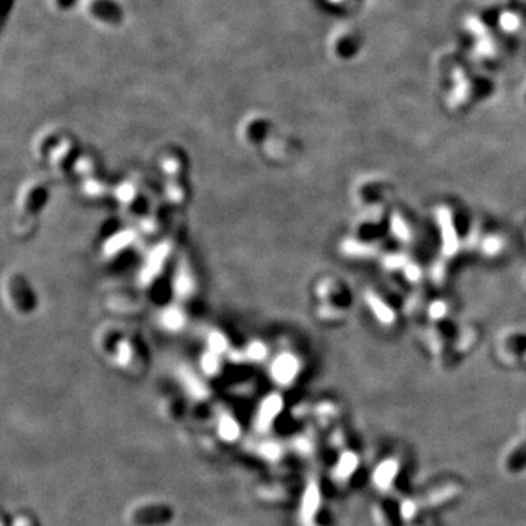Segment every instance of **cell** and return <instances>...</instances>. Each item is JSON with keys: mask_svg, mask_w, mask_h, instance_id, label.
I'll use <instances>...</instances> for the list:
<instances>
[{"mask_svg": "<svg viewBox=\"0 0 526 526\" xmlns=\"http://www.w3.org/2000/svg\"><path fill=\"white\" fill-rule=\"evenodd\" d=\"M363 37L355 28L338 30L332 39V50L336 58L351 59L361 50Z\"/></svg>", "mask_w": 526, "mask_h": 526, "instance_id": "obj_1", "label": "cell"}]
</instances>
